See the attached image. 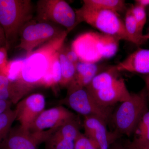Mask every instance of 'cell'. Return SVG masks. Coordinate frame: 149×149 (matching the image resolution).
<instances>
[{
  "instance_id": "1",
  "label": "cell",
  "mask_w": 149,
  "mask_h": 149,
  "mask_svg": "<svg viewBox=\"0 0 149 149\" xmlns=\"http://www.w3.org/2000/svg\"><path fill=\"white\" fill-rule=\"evenodd\" d=\"M66 30L48 41L24 57L20 76L16 81L32 89L42 85L56 54L64 45L68 34Z\"/></svg>"
},
{
  "instance_id": "2",
  "label": "cell",
  "mask_w": 149,
  "mask_h": 149,
  "mask_svg": "<svg viewBox=\"0 0 149 149\" xmlns=\"http://www.w3.org/2000/svg\"><path fill=\"white\" fill-rule=\"evenodd\" d=\"M115 65L109 66L93 78L86 87L96 102L104 107H112L130 98L125 80Z\"/></svg>"
},
{
  "instance_id": "3",
  "label": "cell",
  "mask_w": 149,
  "mask_h": 149,
  "mask_svg": "<svg viewBox=\"0 0 149 149\" xmlns=\"http://www.w3.org/2000/svg\"><path fill=\"white\" fill-rule=\"evenodd\" d=\"M120 40L101 32H85L77 36L71 47L80 61L96 63L112 57L117 52Z\"/></svg>"
},
{
  "instance_id": "4",
  "label": "cell",
  "mask_w": 149,
  "mask_h": 149,
  "mask_svg": "<svg viewBox=\"0 0 149 149\" xmlns=\"http://www.w3.org/2000/svg\"><path fill=\"white\" fill-rule=\"evenodd\" d=\"M33 10L30 0H0V24L7 49L17 39L24 25L32 20Z\"/></svg>"
},
{
  "instance_id": "5",
  "label": "cell",
  "mask_w": 149,
  "mask_h": 149,
  "mask_svg": "<svg viewBox=\"0 0 149 149\" xmlns=\"http://www.w3.org/2000/svg\"><path fill=\"white\" fill-rule=\"evenodd\" d=\"M148 103L145 88L139 93H131L130 98L121 103L111 115L115 132L120 136H131L141 117L148 110Z\"/></svg>"
},
{
  "instance_id": "6",
  "label": "cell",
  "mask_w": 149,
  "mask_h": 149,
  "mask_svg": "<svg viewBox=\"0 0 149 149\" xmlns=\"http://www.w3.org/2000/svg\"><path fill=\"white\" fill-rule=\"evenodd\" d=\"M74 10L76 26L81 22H85L97 29L101 33L131 42L124 22L119 17V14L110 10L92 8L84 4Z\"/></svg>"
},
{
  "instance_id": "7",
  "label": "cell",
  "mask_w": 149,
  "mask_h": 149,
  "mask_svg": "<svg viewBox=\"0 0 149 149\" xmlns=\"http://www.w3.org/2000/svg\"><path fill=\"white\" fill-rule=\"evenodd\" d=\"M66 97L60 101L84 117L95 116L107 123L111 118L112 107L99 104L86 88H68Z\"/></svg>"
},
{
  "instance_id": "8",
  "label": "cell",
  "mask_w": 149,
  "mask_h": 149,
  "mask_svg": "<svg viewBox=\"0 0 149 149\" xmlns=\"http://www.w3.org/2000/svg\"><path fill=\"white\" fill-rule=\"evenodd\" d=\"M36 10L38 21L59 24L68 32L76 27L75 10L63 0H40Z\"/></svg>"
},
{
  "instance_id": "9",
  "label": "cell",
  "mask_w": 149,
  "mask_h": 149,
  "mask_svg": "<svg viewBox=\"0 0 149 149\" xmlns=\"http://www.w3.org/2000/svg\"><path fill=\"white\" fill-rule=\"evenodd\" d=\"M65 30L50 22L32 19L21 29L19 34L20 43L17 48L26 52L27 54L38 46L58 37Z\"/></svg>"
},
{
  "instance_id": "10",
  "label": "cell",
  "mask_w": 149,
  "mask_h": 149,
  "mask_svg": "<svg viewBox=\"0 0 149 149\" xmlns=\"http://www.w3.org/2000/svg\"><path fill=\"white\" fill-rule=\"evenodd\" d=\"M76 117L74 113L64 107L58 106L43 111L28 130L32 133L55 131L65 123Z\"/></svg>"
},
{
  "instance_id": "11",
  "label": "cell",
  "mask_w": 149,
  "mask_h": 149,
  "mask_svg": "<svg viewBox=\"0 0 149 149\" xmlns=\"http://www.w3.org/2000/svg\"><path fill=\"white\" fill-rule=\"evenodd\" d=\"M83 126L84 134L93 141L98 149H110L120 137L116 132L108 130L107 123L102 118L95 116L84 117Z\"/></svg>"
},
{
  "instance_id": "12",
  "label": "cell",
  "mask_w": 149,
  "mask_h": 149,
  "mask_svg": "<svg viewBox=\"0 0 149 149\" xmlns=\"http://www.w3.org/2000/svg\"><path fill=\"white\" fill-rule=\"evenodd\" d=\"M46 99L42 94L34 93L22 99L16 104V120L20 126L29 130L39 115L45 109Z\"/></svg>"
},
{
  "instance_id": "13",
  "label": "cell",
  "mask_w": 149,
  "mask_h": 149,
  "mask_svg": "<svg viewBox=\"0 0 149 149\" xmlns=\"http://www.w3.org/2000/svg\"><path fill=\"white\" fill-rule=\"evenodd\" d=\"M47 136L44 133H32L19 125L11 128L1 149H38Z\"/></svg>"
},
{
  "instance_id": "14",
  "label": "cell",
  "mask_w": 149,
  "mask_h": 149,
  "mask_svg": "<svg viewBox=\"0 0 149 149\" xmlns=\"http://www.w3.org/2000/svg\"><path fill=\"white\" fill-rule=\"evenodd\" d=\"M119 72L127 71L142 74H149V49H139L115 65Z\"/></svg>"
},
{
  "instance_id": "15",
  "label": "cell",
  "mask_w": 149,
  "mask_h": 149,
  "mask_svg": "<svg viewBox=\"0 0 149 149\" xmlns=\"http://www.w3.org/2000/svg\"><path fill=\"white\" fill-rule=\"evenodd\" d=\"M31 90L25 85L12 81L5 74L0 73V100L17 104Z\"/></svg>"
},
{
  "instance_id": "16",
  "label": "cell",
  "mask_w": 149,
  "mask_h": 149,
  "mask_svg": "<svg viewBox=\"0 0 149 149\" xmlns=\"http://www.w3.org/2000/svg\"><path fill=\"white\" fill-rule=\"evenodd\" d=\"M107 68L96 63L79 61L75 65L74 78L68 88H86L97 74Z\"/></svg>"
},
{
  "instance_id": "17",
  "label": "cell",
  "mask_w": 149,
  "mask_h": 149,
  "mask_svg": "<svg viewBox=\"0 0 149 149\" xmlns=\"http://www.w3.org/2000/svg\"><path fill=\"white\" fill-rule=\"evenodd\" d=\"M124 23L131 42L139 46L147 41L145 35H143V32L140 31L130 8L126 11Z\"/></svg>"
},
{
  "instance_id": "18",
  "label": "cell",
  "mask_w": 149,
  "mask_h": 149,
  "mask_svg": "<svg viewBox=\"0 0 149 149\" xmlns=\"http://www.w3.org/2000/svg\"><path fill=\"white\" fill-rule=\"evenodd\" d=\"M62 47L58 52L59 59L61 68V78L58 85L62 87L67 88L74 78L76 69L75 65L66 58Z\"/></svg>"
},
{
  "instance_id": "19",
  "label": "cell",
  "mask_w": 149,
  "mask_h": 149,
  "mask_svg": "<svg viewBox=\"0 0 149 149\" xmlns=\"http://www.w3.org/2000/svg\"><path fill=\"white\" fill-rule=\"evenodd\" d=\"M83 3L92 8L110 10L118 14L126 9L125 1L122 0H84Z\"/></svg>"
},
{
  "instance_id": "20",
  "label": "cell",
  "mask_w": 149,
  "mask_h": 149,
  "mask_svg": "<svg viewBox=\"0 0 149 149\" xmlns=\"http://www.w3.org/2000/svg\"><path fill=\"white\" fill-rule=\"evenodd\" d=\"M74 141L69 136L54 131L45 142V149H74Z\"/></svg>"
},
{
  "instance_id": "21",
  "label": "cell",
  "mask_w": 149,
  "mask_h": 149,
  "mask_svg": "<svg viewBox=\"0 0 149 149\" xmlns=\"http://www.w3.org/2000/svg\"><path fill=\"white\" fill-rule=\"evenodd\" d=\"M58 52L55 55L50 66L43 79L42 86L51 87L59 84L61 78V68Z\"/></svg>"
},
{
  "instance_id": "22",
  "label": "cell",
  "mask_w": 149,
  "mask_h": 149,
  "mask_svg": "<svg viewBox=\"0 0 149 149\" xmlns=\"http://www.w3.org/2000/svg\"><path fill=\"white\" fill-rule=\"evenodd\" d=\"M15 120V111L11 109L0 114V149L11 129L13 123Z\"/></svg>"
},
{
  "instance_id": "23",
  "label": "cell",
  "mask_w": 149,
  "mask_h": 149,
  "mask_svg": "<svg viewBox=\"0 0 149 149\" xmlns=\"http://www.w3.org/2000/svg\"><path fill=\"white\" fill-rule=\"evenodd\" d=\"M133 134V142L139 143H149V110L141 117Z\"/></svg>"
},
{
  "instance_id": "24",
  "label": "cell",
  "mask_w": 149,
  "mask_h": 149,
  "mask_svg": "<svg viewBox=\"0 0 149 149\" xmlns=\"http://www.w3.org/2000/svg\"><path fill=\"white\" fill-rule=\"evenodd\" d=\"M140 31L143 32V29L147 21V14L146 9L143 7L135 4L130 8Z\"/></svg>"
},
{
  "instance_id": "25",
  "label": "cell",
  "mask_w": 149,
  "mask_h": 149,
  "mask_svg": "<svg viewBox=\"0 0 149 149\" xmlns=\"http://www.w3.org/2000/svg\"><path fill=\"white\" fill-rule=\"evenodd\" d=\"M74 149H98L93 141L85 134L80 133L74 141Z\"/></svg>"
},
{
  "instance_id": "26",
  "label": "cell",
  "mask_w": 149,
  "mask_h": 149,
  "mask_svg": "<svg viewBox=\"0 0 149 149\" xmlns=\"http://www.w3.org/2000/svg\"><path fill=\"white\" fill-rule=\"evenodd\" d=\"M62 49L67 59L70 62L76 65L80 60L77 54L72 49L71 47H66L63 45Z\"/></svg>"
},
{
  "instance_id": "27",
  "label": "cell",
  "mask_w": 149,
  "mask_h": 149,
  "mask_svg": "<svg viewBox=\"0 0 149 149\" xmlns=\"http://www.w3.org/2000/svg\"><path fill=\"white\" fill-rule=\"evenodd\" d=\"M7 49L6 47H0V73L5 68L8 62Z\"/></svg>"
},
{
  "instance_id": "28",
  "label": "cell",
  "mask_w": 149,
  "mask_h": 149,
  "mask_svg": "<svg viewBox=\"0 0 149 149\" xmlns=\"http://www.w3.org/2000/svg\"><path fill=\"white\" fill-rule=\"evenodd\" d=\"M127 146L133 149H149V143H139L132 141L129 142Z\"/></svg>"
},
{
  "instance_id": "29",
  "label": "cell",
  "mask_w": 149,
  "mask_h": 149,
  "mask_svg": "<svg viewBox=\"0 0 149 149\" xmlns=\"http://www.w3.org/2000/svg\"><path fill=\"white\" fill-rule=\"evenodd\" d=\"M13 103L10 102L0 100V114L11 109Z\"/></svg>"
},
{
  "instance_id": "30",
  "label": "cell",
  "mask_w": 149,
  "mask_h": 149,
  "mask_svg": "<svg viewBox=\"0 0 149 149\" xmlns=\"http://www.w3.org/2000/svg\"><path fill=\"white\" fill-rule=\"evenodd\" d=\"M142 78L143 79L145 83V88L146 92L147 98H148V101L149 102V74H144L142 75Z\"/></svg>"
},
{
  "instance_id": "31",
  "label": "cell",
  "mask_w": 149,
  "mask_h": 149,
  "mask_svg": "<svg viewBox=\"0 0 149 149\" xmlns=\"http://www.w3.org/2000/svg\"><path fill=\"white\" fill-rule=\"evenodd\" d=\"M135 2L136 4L141 6L145 8L149 6V0H137L135 1Z\"/></svg>"
},
{
  "instance_id": "32",
  "label": "cell",
  "mask_w": 149,
  "mask_h": 149,
  "mask_svg": "<svg viewBox=\"0 0 149 149\" xmlns=\"http://www.w3.org/2000/svg\"><path fill=\"white\" fill-rule=\"evenodd\" d=\"M110 149H133L128 146L127 145L125 146H123L119 144H114L113 146L110 148Z\"/></svg>"
},
{
  "instance_id": "33",
  "label": "cell",
  "mask_w": 149,
  "mask_h": 149,
  "mask_svg": "<svg viewBox=\"0 0 149 149\" xmlns=\"http://www.w3.org/2000/svg\"><path fill=\"white\" fill-rule=\"evenodd\" d=\"M3 43H4V44H5L6 47L5 38V37H3V36H2L1 35H0V45L1 44H3Z\"/></svg>"
},
{
  "instance_id": "34",
  "label": "cell",
  "mask_w": 149,
  "mask_h": 149,
  "mask_svg": "<svg viewBox=\"0 0 149 149\" xmlns=\"http://www.w3.org/2000/svg\"><path fill=\"white\" fill-rule=\"evenodd\" d=\"M0 35L5 37L3 31V29L2 28L1 26V24H0Z\"/></svg>"
},
{
  "instance_id": "35",
  "label": "cell",
  "mask_w": 149,
  "mask_h": 149,
  "mask_svg": "<svg viewBox=\"0 0 149 149\" xmlns=\"http://www.w3.org/2000/svg\"><path fill=\"white\" fill-rule=\"evenodd\" d=\"M145 37H146L147 40L149 39V32L147 35H145Z\"/></svg>"
}]
</instances>
